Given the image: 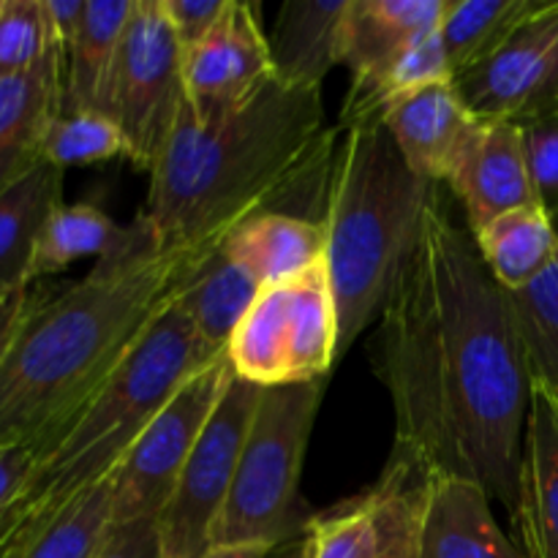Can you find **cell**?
Listing matches in <instances>:
<instances>
[{"label": "cell", "instance_id": "cell-1", "mask_svg": "<svg viewBox=\"0 0 558 558\" xmlns=\"http://www.w3.org/2000/svg\"><path fill=\"white\" fill-rule=\"evenodd\" d=\"M374 360L396 409L392 461L469 480L515 515L532 371L507 292L441 191L381 311Z\"/></svg>", "mask_w": 558, "mask_h": 558}, {"label": "cell", "instance_id": "cell-2", "mask_svg": "<svg viewBox=\"0 0 558 558\" xmlns=\"http://www.w3.org/2000/svg\"><path fill=\"white\" fill-rule=\"evenodd\" d=\"M332 131L322 90L272 76L248 101L199 120L185 98L150 174L145 210L161 248L199 251L298 191L330 189Z\"/></svg>", "mask_w": 558, "mask_h": 558}, {"label": "cell", "instance_id": "cell-3", "mask_svg": "<svg viewBox=\"0 0 558 558\" xmlns=\"http://www.w3.org/2000/svg\"><path fill=\"white\" fill-rule=\"evenodd\" d=\"M120 254L44 294L0 363V445L52 439L178 298L199 251L161 248L142 216ZM210 248V245H207Z\"/></svg>", "mask_w": 558, "mask_h": 558}, {"label": "cell", "instance_id": "cell-4", "mask_svg": "<svg viewBox=\"0 0 558 558\" xmlns=\"http://www.w3.org/2000/svg\"><path fill=\"white\" fill-rule=\"evenodd\" d=\"M216 360L172 300L101 390L38 447L36 472L0 515V556L49 526L82 494L107 483L169 398Z\"/></svg>", "mask_w": 558, "mask_h": 558}, {"label": "cell", "instance_id": "cell-5", "mask_svg": "<svg viewBox=\"0 0 558 558\" xmlns=\"http://www.w3.org/2000/svg\"><path fill=\"white\" fill-rule=\"evenodd\" d=\"M441 189L409 169L385 120L347 125L322 216L341 332L338 357L387 308Z\"/></svg>", "mask_w": 558, "mask_h": 558}, {"label": "cell", "instance_id": "cell-6", "mask_svg": "<svg viewBox=\"0 0 558 558\" xmlns=\"http://www.w3.org/2000/svg\"><path fill=\"white\" fill-rule=\"evenodd\" d=\"M325 387L327 379L262 387L213 548L272 550L308 532L314 515L300 501V477Z\"/></svg>", "mask_w": 558, "mask_h": 558}, {"label": "cell", "instance_id": "cell-7", "mask_svg": "<svg viewBox=\"0 0 558 558\" xmlns=\"http://www.w3.org/2000/svg\"><path fill=\"white\" fill-rule=\"evenodd\" d=\"M338 308L325 259L262 287L229 341L227 360L256 387L327 379L338 360Z\"/></svg>", "mask_w": 558, "mask_h": 558}, {"label": "cell", "instance_id": "cell-8", "mask_svg": "<svg viewBox=\"0 0 558 558\" xmlns=\"http://www.w3.org/2000/svg\"><path fill=\"white\" fill-rule=\"evenodd\" d=\"M185 98L183 47L163 0H136L98 101V112L123 131L136 169L150 172Z\"/></svg>", "mask_w": 558, "mask_h": 558}, {"label": "cell", "instance_id": "cell-9", "mask_svg": "<svg viewBox=\"0 0 558 558\" xmlns=\"http://www.w3.org/2000/svg\"><path fill=\"white\" fill-rule=\"evenodd\" d=\"M259 398L262 387L240 379L238 374L229 379L227 390L218 398L174 485L172 499L158 518L167 558H202L213 550V534L227 507Z\"/></svg>", "mask_w": 558, "mask_h": 558}, {"label": "cell", "instance_id": "cell-10", "mask_svg": "<svg viewBox=\"0 0 558 558\" xmlns=\"http://www.w3.org/2000/svg\"><path fill=\"white\" fill-rule=\"evenodd\" d=\"M234 376L227 354L191 376L167 407L153 417L129 456L112 474L114 526L134 521H158L172 499L174 485L216 409L218 398Z\"/></svg>", "mask_w": 558, "mask_h": 558}, {"label": "cell", "instance_id": "cell-11", "mask_svg": "<svg viewBox=\"0 0 558 558\" xmlns=\"http://www.w3.org/2000/svg\"><path fill=\"white\" fill-rule=\"evenodd\" d=\"M456 90L480 120H526L558 104V0L537 9Z\"/></svg>", "mask_w": 558, "mask_h": 558}, {"label": "cell", "instance_id": "cell-12", "mask_svg": "<svg viewBox=\"0 0 558 558\" xmlns=\"http://www.w3.org/2000/svg\"><path fill=\"white\" fill-rule=\"evenodd\" d=\"M450 0H349L341 65L352 71L341 125L381 118L379 93L398 60L441 27Z\"/></svg>", "mask_w": 558, "mask_h": 558}, {"label": "cell", "instance_id": "cell-13", "mask_svg": "<svg viewBox=\"0 0 558 558\" xmlns=\"http://www.w3.org/2000/svg\"><path fill=\"white\" fill-rule=\"evenodd\" d=\"M272 76L270 38L256 3L229 0L218 25L183 52L185 96L199 120L248 101Z\"/></svg>", "mask_w": 558, "mask_h": 558}, {"label": "cell", "instance_id": "cell-14", "mask_svg": "<svg viewBox=\"0 0 558 558\" xmlns=\"http://www.w3.org/2000/svg\"><path fill=\"white\" fill-rule=\"evenodd\" d=\"M423 480L401 461L357 499L314 515L308 526L311 558H390L420 505Z\"/></svg>", "mask_w": 558, "mask_h": 558}, {"label": "cell", "instance_id": "cell-15", "mask_svg": "<svg viewBox=\"0 0 558 558\" xmlns=\"http://www.w3.org/2000/svg\"><path fill=\"white\" fill-rule=\"evenodd\" d=\"M447 189L466 213L469 232L518 207L539 205L518 120H480Z\"/></svg>", "mask_w": 558, "mask_h": 558}, {"label": "cell", "instance_id": "cell-16", "mask_svg": "<svg viewBox=\"0 0 558 558\" xmlns=\"http://www.w3.org/2000/svg\"><path fill=\"white\" fill-rule=\"evenodd\" d=\"M381 120L409 169L436 185L450 183L480 125L452 82L396 96Z\"/></svg>", "mask_w": 558, "mask_h": 558}, {"label": "cell", "instance_id": "cell-17", "mask_svg": "<svg viewBox=\"0 0 558 558\" xmlns=\"http://www.w3.org/2000/svg\"><path fill=\"white\" fill-rule=\"evenodd\" d=\"M480 485L458 477H425L420 490L417 558H523L507 539Z\"/></svg>", "mask_w": 558, "mask_h": 558}, {"label": "cell", "instance_id": "cell-18", "mask_svg": "<svg viewBox=\"0 0 558 558\" xmlns=\"http://www.w3.org/2000/svg\"><path fill=\"white\" fill-rule=\"evenodd\" d=\"M512 523L523 558H558V398L534 379Z\"/></svg>", "mask_w": 558, "mask_h": 558}, {"label": "cell", "instance_id": "cell-19", "mask_svg": "<svg viewBox=\"0 0 558 558\" xmlns=\"http://www.w3.org/2000/svg\"><path fill=\"white\" fill-rule=\"evenodd\" d=\"M63 71L54 47L33 71L0 82V194L44 161V136L63 112Z\"/></svg>", "mask_w": 558, "mask_h": 558}, {"label": "cell", "instance_id": "cell-20", "mask_svg": "<svg viewBox=\"0 0 558 558\" xmlns=\"http://www.w3.org/2000/svg\"><path fill=\"white\" fill-rule=\"evenodd\" d=\"M259 289L256 278L227 254L223 243H218L199 251L174 300L185 311L207 352L213 357H223Z\"/></svg>", "mask_w": 558, "mask_h": 558}, {"label": "cell", "instance_id": "cell-21", "mask_svg": "<svg viewBox=\"0 0 558 558\" xmlns=\"http://www.w3.org/2000/svg\"><path fill=\"white\" fill-rule=\"evenodd\" d=\"M349 0H289L281 5L270 36L272 74L287 87H314L336 65L343 52V16Z\"/></svg>", "mask_w": 558, "mask_h": 558}, {"label": "cell", "instance_id": "cell-22", "mask_svg": "<svg viewBox=\"0 0 558 558\" xmlns=\"http://www.w3.org/2000/svg\"><path fill=\"white\" fill-rule=\"evenodd\" d=\"M223 248L259 287H270L325 259V227L298 213L265 210L232 229L223 238Z\"/></svg>", "mask_w": 558, "mask_h": 558}, {"label": "cell", "instance_id": "cell-23", "mask_svg": "<svg viewBox=\"0 0 558 558\" xmlns=\"http://www.w3.org/2000/svg\"><path fill=\"white\" fill-rule=\"evenodd\" d=\"M63 205V169L41 161L0 194V294L27 289L38 238Z\"/></svg>", "mask_w": 558, "mask_h": 558}, {"label": "cell", "instance_id": "cell-24", "mask_svg": "<svg viewBox=\"0 0 558 558\" xmlns=\"http://www.w3.org/2000/svg\"><path fill=\"white\" fill-rule=\"evenodd\" d=\"M480 256L501 289L518 292L543 276L558 254L554 218L543 205L518 207L472 234Z\"/></svg>", "mask_w": 558, "mask_h": 558}, {"label": "cell", "instance_id": "cell-25", "mask_svg": "<svg viewBox=\"0 0 558 558\" xmlns=\"http://www.w3.org/2000/svg\"><path fill=\"white\" fill-rule=\"evenodd\" d=\"M136 0H87L80 31L65 49L63 112H87L101 101L120 38L134 14Z\"/></svg>", "mask_w": 558, "mask_h": 558}, {"label": "cell", "instance_id": "cell-26", "mask_svg": "<svg viewBox=\"0 0 558 558\" xmlns=\"http://www.w3.org/2000/svg\"><path fill=\"white\" fill-rule=\"evenodd\" d=\"M134 221L129 227H120L114 218H109L101 207L90 202L60 205L38 238L31 265V283L69 270L82 256L109 259L134 240Z\"/></svg>", "mask_w": 558, "mask_h": 558}, {"label": "cell", "instance_id": "cell-27", "mask_svg": "<svg viewBox=\"0 0 558 558\" xmlns=\"http://www.w3.org/2000/svg\"><path fill=\"white\" fill-rule=\"evenodd\" d=\"M539 0H450L439 36L450 60L452 82L490 58Z\"/></svg>", "mask_w": 558, "mask_h": 558}, {"label": "cell", "instance_id": "cell-28", "mask_svg": "<svg viewBox=\"0 0 558 558\" xmlns=\"http://www.w3.org/2000/svg\"><path fill=\"white\" fill-rule=\"evenodd\" d=\"M112 477L82 494L49 526L0 558H98L112 534Z\"/></svg>", "mask_w": 558, "mask_h": 558}, {"label": "cell", "instance_id": "cell-29", "mask_svg": "<svg viewBox=\"0 0 558 558\" xmlns=\"http://www.w3.org/2000/svg\"><path fill=\"white\" fill-rule=\"evenodd\" d=\"M507 300L532 379L558 396V254L543 276L518 292H507Z\"/></svg>", "mask_w": 558, "mask_h": 558}, {"label": "cell", "instance_id": "cell-30", "mask_svg": "<svg viewBox=\"0 0 558 558\" xmlns=\"http://www.w3.org/2000/svg\"><path fill=\"white\" fill-rule=\"evenodd\" d=\"M44 161L58 169L82 167V163H101L112 158H129V142L112 118L104 112H60L49 125L41 147Z\"/></svg>", "mask_w": 558, "mask_h": 558}, {"label": "cell", "instance_id": "cell-31", "mask_svg": "<svg viewBox=\"0 0 558 558\" xmlns=\"http://www.w3.org/2000/svg\"><path fill=\"white\" fill-rule=\"evenodd\" d=\"M54 47L44 0H0V82L33 71Z\"/></svg>", "mask_w": 558, "mask_h": 558}, {"label": "cell", "instance_id": "cell-32", "mask_svg": "<svg viewBox=\"0 0 558 558\" xmlns=\"http://www.w3.org/2000/svg\"><path fill=\"white\" fill-rule=\"evenodd\" d=\"M537 202L550 218L558 216V104L521 120Z\"/></svg>", "mask_w": 558, "mask_h": 558}, {"label": "cell", "instance_id": "cell-33", "mask_svg": "<svg viewBox=\"0 0 558 558\" xmlns=\"http://www.w3.org/2000/svg\"><path fill=\"white\" fill-rule=\"evenodd\" d=\"M445 82H452V71L445 52V44H441L439 31H436L430 33V36L420 38V41L398 60L396 69L390 71V76H387L379 93L381 114H385V107L396 96L423 90V87L430 85H445Z\"/></svg>", "mask_w": 558, "mask_h": 558}, {"label": "cell", "instance_id": "cell-34", "mask_svg": "<svg viewBox=\"0 0 558 558\" xmlns=\"http://www.w3.org/2000/svg\"><path fill=\"white\" fill-rule=\"evenodd\" d=\"M227 5L229 0H163V11L178 33L183 52L199 44L218 25Z\"/></svg>", "mask_w": 558, "mask_h": 558}, {"label": "cell", "instance_id": "cell-35", "mask_svg": "<svg viewBox=\"0 0 558 558\" xmlns=\"http://www.w3.org/2000/svg\"><path fill=\"white\" fill-rule=\"evenodd\" d=\"M98 558H167L163 556L158 521L147 518V521L112 526V534H109Z\"/></svg>", "mask_w": 558, "mask_h": 558}, {"label": "cell", "instance_id": "cell-36", "mask_svg": "<svg viewBox=\"0 0 558 558\" xmlns=\"http://www.w3.org/2000/svg\"><path fill=\"white\" fill-rule=\"evenodd\" d=\"M36 450L27 445H0V515L20 499L36 472Z\"/></svg>", "mask_w": 558, "mask_h": 558}, {"label": "cell", "instance_id": "cell-37", "mask_svg": "<svg viewBox=\"0 0 558 558\" xmlns=\"http://www.w3.org/2000/svg\"><path fill=\"white\" fill-rule=\"evenodd\" d=\"M44 3H47L49 22H52L54 44H58L65 54V49H69L71 41H74L76 31H80V22H82V14H85L87 0H44Z\"/></svg>", "mask_w": 558, "mask_h": 558}, {"label": "cell", "instance_id": "cell-38", "mask_svg": "<svg viewBox=\"0 0 558 558\" xmlns=\"http://www.w3.org/2000/svg\"><path fill=\"white\" fill-rule=\"evenodd\" d=\"M417 521H420V505H417V512H414L412 523L403 529L401 539H398L396 550H392L390 558H417Z\"/></svg>", "mask_w": 558, "mask_h": 558}, {"label": "cell", "instance_id": "cell-39", "mask_svg": "<svg viewBox=\"0 0 558 558\" xmlns=\"http://www.w3.org/2000/svg\"><path fill=\"white\" fill-rule=\"evenodd\" d=\"M265 558H311V545H308V532L298 539H289V543L278 545V548L267 550Z\"/></svg>", "mask_w": 558, "mask_h": 558}, {"label": "cell", "instance_id": "cell-40", "mask_svg": "<svg viewBox=\"0 0 558 558\" xmlns=\"http://www.w3.org/2000/svg\"><path fill=\"white\" fill-rule=\"evenodd\" d=\"M265 548H251V545H238V548H213L202 558H265Z\"/></svg>", "mask_w": 558, "mask_h": 558}, {"label": "cell", "instance_id": "cell-41", "mask_svg": "<svg viewBox=\"0 0 558 558\" xmlns=\"http://www.w3.org/2000/svg\"><path fill=\"white\" fill-rule=\"evenodd\" d=\"M554 227H556V234H558V216L554 218Z\"/></svg>", "mask_w": 558, "mask_h": 558}, {"label": "cell", "instance_id": "cell-42", "mask_svg": "<svg viewBox=\"0 0 558 558\" xmlns=\"http://www.w3.org/2000/svg\"><path fill=\"white\" fill-rule=\"evenodd\" d=\"M554 396H556V392H554ZM556 398H558V396H556Z\"/></svg>", "mask_w": 558, "mask_h": 558}]
</instances>
